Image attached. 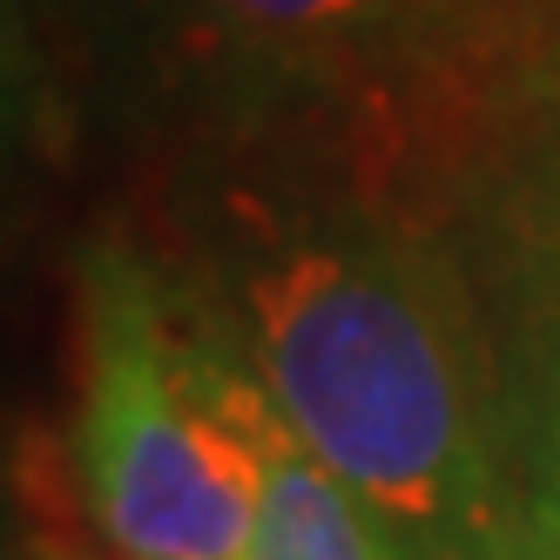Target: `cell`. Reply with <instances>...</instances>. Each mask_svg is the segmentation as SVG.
Here are the masks:
<instances>
[{
    "instance_id": "cell-1",
    "label": "cell",
    "mask_w": 560,
    "mask_h": 560,
    "mask_svg": "<svg viewBox=\"0 0 560 560\" xmlns=\"http://www.w3.org/2000/svg\"><path fill=\"white\" fill-rule=\"evenodd\" d=\"M236 358L398 560H506L459 298L398 236L236 189L217 230Z\"/></svg>"
},
{
    "instance_id": "cell-2",
    "label": "cell",
    "mask_w": 560,
    "mask_h": 560,
    "mask_svg": "<svg viewBox=\"0 0 560 560\" xmlns=\"http://www.w3.org/2000/svg\"><path fill=\"white\" fill-rule=\"evenodd\" d=\"M74 466L122 560H236L250 479L189 385V351L136 257L102 250L82 277V412Z\"/></svg>"
},
{
    "instance_id": "cell-3",
    "label": "cell",
    "mask_w": 560,
    "mask_h": 560,
    "mask_svg": "<svg viewBox=\"0 0 560 560\" xmlns=\"http://www.w3.org/2000/svg\"><path fill=\"white\" fill-rule=\"evenodd\" d=\"M183 351L196 398L210 406L217 432L230 439L250 479V540L236 560H398L378 520L358 506V493L284 425V412L270 406V392L250 378L244 358L189 331Z\"/></svg>"
},
{
    "instance_id": "cell-4",
    "label": "cell",
    "mask_w": 560,
    "mask_h": 560,
    "mask_svg": "<svg viewBox=\"0 0 560 560\" xmlns=\"http://www.w3.org/2000/svg\"><path fill=\"white\" fill-rule=\"evenodd\" d=\"M493 0H210V14L244 42L284 55H358L439 34Z\"/></svg>"
},
{
    "instance_id": "cell-5",
    "label": "cell",
    "mask_w": 560,
    "mask_h": 560,
    "mask_svg": "<svg viewBox=\"0 0 560 560\" xmlns=\"http://www.w3.org/2000/svg\"><path fill=\"white\" fill-rule=\"evenodd\" d=\"M540 540L560 560V406H553V446H547V487H540Z\"/></svg>"
}]
</instances>
